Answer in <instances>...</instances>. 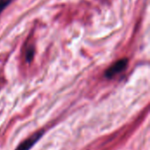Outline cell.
<instances>
[{
  "instance_id": "cell-1",
  "label": "cell",
  "mask_w": 150,
  "mask_h": 150,
  "mask_svg": "<svg viewBox=\"0 0 150 150\" xmlns=\"http://www.w3.org/2000/svg\"><path fill=\"white\" fill-rule=\"evenodd\" d=\"M128 65V59L127 58H121L112 64L108 69L105 70V77L106 79H112L114 76L118 75L121 72H123Z\"/></svg>"
},
{
  "instance_id": "cell-2",
  "label": "cell",
  "mask_w": 150,
  "mask_h": 150,
  "mask_svg": "<svg viewBox=\"0 0 150 150\" xmlns=\"http://www.w3.org/2000/svg\"><path fill=\"white\" fill-rule=\"evenodd\" d=\"M43 133H44V130H40L37 133H35L34 134L31 135L29 138L25 140L22 143H20L18 145V147L15 150H29L31 148H33L35 145V143L42 137Z\"/></svg>"
},
{
  "instance_id": "cell-3",
  "label": "cell",
  "mask_w": 150,
  "mask_h": 150,
  "mask_svg": "<svg viewBox=\"0 0 150 150\" xmlns=\"http://www.w3.org/2000/svg\"><path fill=\"white\" fill-rule=\"evenodd\" d=\"M11 0H0V13L11 4Z\"/></svg>"
},
{
  "instance_id": "cell-4",
  "label": "cell",
  "mask_w": 150,
  "mask_h": 150,
  "mask_svg": "<svg viewBox=\"0 0 150 150\" xmlns=\"http://www.w3.org/2000/svg\"><path fill=\"white\" fill-rule=\"evenodd\" d=\"M33 53H34V50L33 48H29L26 51V54H25V57H26V60L28 62H30L32 59H33Z\"/></svg>"
}]
</instances>
